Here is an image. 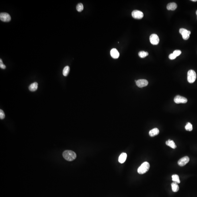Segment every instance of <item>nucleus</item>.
<instances>
[{
  "mask_svg": "<svg viewBox=\"0 0 197 197\" xmlns=\"http://www.w3.org/2000/svg\"><path fill=\"white\" fill-rule=\"evenodd\" d=\"M63 156L64 159L69 161H72L76 158L77 155L76 153L73 151L66 150L63 153Z\"/></svg>",
  "mask_w": 197,
  "mask_h": 197,
  "instance_id": "1",
  "label": "nucleus"
},
{
  "mask_svg": "<svg viewBox=\"0 0 197 197\" xmlns=\"http://www.w3.org/2000/svg\"><path fill=\"white\" fill-rule=\"evenodd\" d=\"M149 163L147 162L143 163L138 169V172L140 174H143L147 173L150 168Z\"/></svg>",
  "mask_w": 197,
  "mask_h": 197,
  "instance_id": "2",
  "label": "nucleus"
},
{
  "mask_svg": "<svg viewBox=\"0 0 197 197\" xmlns=\"http://www.w3.org/2000/svg\"><path fill=\"white\" fill-rule=\"evenodd\" d=\"M196 74L194 70H190L187 73L188 81L190 83H193L196 80Z\"/></svg>",
  "mask_w": 197,
  "mask_h": 197,
  "instance_id": "3",
  "label": "nucleus"
},
{
  "mask_svg": "<svg viewBox=\"0 0 197 197\" xmlns=\"http://www.w3.org/2000/svg\"><path fill=\"white\" fill-rule=\"evenodd\" d=\"M179 32L182 35L183 38L184 40H187L189 38V35L191 33L190 31L187 30L184 28H181L179 30Z\"/></svg>",
  "mask_w": 197,
  "mask_h": 197,
  "instance_id": "4",
  "label": "nucleus"
},
{
  "mask_svg": "<svg viewBox=\"0 0 197 197\" xmlns=\"http://www.w3.org/2000/svg\"><path fill=\"white\" fill-rule=\"evenodd\" d=\"M150 41L152 45H157L159 42V38L157 34H153L150 37Z\"/></svg>",
  "mask_w": 197,
  "mask_h": 197,
  "instance_id": "5",
  "label": "nucleus"
},
{
  "mask_svg": "<svg viewBox=\"0 0 197 197\" xmlns=\"http://www.w3.org/2000/svg\"><path fill=\"white\" fill-rule=\"evenodd\" d=\"M174 101L177 104L186 103L188 101L187 98L179 95H177L175 97Z\"/></svg>",
  "mask_w": 197,
  "mask_h": 197,
  "instance_id": "6",
  "label": "nucleus"
},
{
  "mask_svg": "<svg viewBox=\"0 0 197 197\" xmlns=\"http://www.w3.org/2000/svg\"><path fill=\"white\" fill-rule=\"evenodd\" d=\"M133 18L136 19H141L143 17V14L142 11L138 10H134L131 13Z\"/></svg>",
  "mask_w": 197,
  "mask_h": 197,
  "instance_id": "7",
  "label": "nucleus"
},
{
  "mask_svg": "<svg viewBox=\"0 0 197 197\" xmlns=\"http://www.w3.org/2000/svg\"><path fill=\"white\" fill-rule=\"evenodd\" d=\"M0 19L3 22H9L11 20V17L8 13H2L0 14Z\"/></svg>",
  "mask_w": 197,
  "mask_h": 197,
  "instance_id": "8",
  "label": "nucleus"
},
{
  "mask_svg": "<svg viewBox=\"0 0 197 197\" xmlns=\"http://www.w3.org/2000/svg\"><path fill=\"white\" fill-rule=\"evenodd\" d=\"M189 161V158L188 156H185L181 158L178 162V165L181 167H183L186 165Z\"/></svg>",
  "mask_w": 197,
  "mask_h": 197,
  "instance_id": "9",
  "label": "nucleus"
},
{
  "mask_svg": "<svg viewBox=\"0 0 197 197\" xmlns=\"http://www.w3.org/2000/svg\"><path fill=\"white\" fill-rule=\"evenodd\" d=\"M136 84L137 86L139 88H143L147 86L148 84V82L147 80L145 79H140L136 81Z\"/></svg>",
  "mask_w": 197,
  "mask_h": 197,
  "instance_id": "10",
  "label": "nucleus"
},
{
  "mask_svg": "<svg viewBox=\"0 0 197 197\" xmlns=\"http://www.w3.org/2000/svg\"><path fill=\"white\" fill-rule=\"evenodd\" d=\"M110 54L113 59H117L119 56V53L117 50L115 48L111 49L110 51Z\"/></svg>",
  "mask_w": 197,
  "mask_h": 197,
  "instance_id": "11",
  "label": "nucleus"
},
{
  "mask_svg": "<svg viewBox=\"0 0 197 197\" xmlns=\"http://www.w3.org/2000/svg\"><path fill=\"white\" fill-rule=\"evenodd\" d=\"M127 157V155L126 153H122L119 157V159H118L119 162L121 163H125L126 159Z\"/></svg>",
  "mask_w": 197,
  "mask_h": 197,
  "instance_id": "12",
  "label": "nucleus"
},
{
  "mask_svg": "<svg viewBox=\"0 0 197 197\" xmlns=\"http://www.w3.org/2000/svg\"><path fill=\"white\" fill-rule=\"evenodd\" d=\"M159 129L157 128H154L150 131L149 135L151 137H154L159 134Z\"/></svg>",
  "mask_w": 197,
  "mask_h": 197,
  "instance_id": "13",
  "label": "nucleus"
},
{
  "mask_svg": "<svg viewBox=\"0 0 197 197\" xmlns=\"http://www.w3.org/2000/svg\"><path fill=\"white\" fill-rule=\"evenodd\" d=\"M38 84L37 82H34L32 83L29 85V89L30 91L31 92H34L36 91L38 88Z\"/></svg>",
  "mask_w": 197,
  "mask_h": 197,
  "instance_id": "14",
  "label": "nucleus"
},
{
  "mask_svg": "<svg viewBox=\"0 0 197 197\" xmlns=\"http://www.w3.org/2000/svg\"><path fill=\"white\" fill-rule=\"evenodd\" d=\"M177 4L175 3H171L167 6V9L169 10H175L177 8Z\"/></svg>",
  "mask_w": 197,
  "mask_h": 197,
  "instance_id": "15",
  "label": "nucleus"
},
{
  "mask_svg": "<svg viewBox=\"0 0 197 197\" xmlns=\"http://www.w3.org/2000/svg\"><path fill=\"white\" fill-rule=\"evenodd\" d=\"M166 144L172 149H175L177 147L174 141L171 140V139H169L168 141H167L166 142Z\"/></svg>",
  "mask_w": 197,
  "mask_h": 197,
  "instance_id": "16",
  "label": "nucleus"
},
{
  "mask_svg": "<svg viewBox=\"0 0 197 197\" xmlns=\"http://www.w3.org/2000/svg\"><path fill=\"white\" fill-rule=\"evenodd\" d=\"M171 186L172 190L173 192H176L179 191V187L177 184L173 182L171 184Z\"/></svg>",
  "mask_w": 197,
  "mask_h": 197,
  "instance_id": "17",
  "label": "nucleus"
},
{
  "mask_svg": "<svg viewBox=\"0 0 197 197\" xmlns=\"http://www.w3.org/2000/svg\"><path fill=\"white\" fill-rule=\"evenodd\" d=\"M172 181L174 183H176L177 184H179L180 183V180L179 177V176L177 175H173L172 176Z\"/></svg>",
  "mask_w": 197,
  "mask_h": 197,
  "instance_id": "18",
  "label": "nucleus"
},
{
  "mask_svg": "<svg viewBox=\"0 0 197 197\" xmlns=\"http://www.w3.org/2000/svg\"><path fill=\"white\" fill-rule=\"evenodd\" d=\"M70 71V68L68 66H67L65 67L63 70V75L65 76H67L68 74Z\"/></svg>",
  "mask_w": 197,
  "mask_h": 197,
  "instance_id": "19",
  "label": "nucleus"
},
{
  "mask_svg": "<svg viewBox=\"0 0 197 197\" xmlns=\"http://www.w3.org/2000/svg\"><path fill=\"white\" fill-rule=\"evenodd\" d=\"M138 55L141 58H144V57L148 56L149 55V53L147 52L142 51H140V52H139Z\"/></svg>",
  "mask_w": 197,
  "mask_h": 197,
  "instance_id": "20",
  "label": "nucleus"
},
{
  "mask_svg": "<svg viewBox=\"0 0 197 197\" xmlns=\"http://www.w3.org/2000/svg\"><path fill=\"white\" fill-rule=\"evenodd\" d=\"M185 129L186 130L188 131H191L193 130V127L191 123L190 122H188L185 126Z\"/></svg>",
  "mask_w": 197,
  "mask_h": 197,
  "instance_id": "21",
  "label": "nucleus"
},
{
  "mask_svg": "<svg viewBox=\"0 0 197 197\" xmlns=\"http://www.w3.org/2000/svg\"><path fill=\"white\" fill-rule=\"evenodd\" d=\"M84 9V6L83 4L81 3H79L77 4L76 6V9L78 12H81Z\"/></svg>",
  "mask_w": 197,
  "mask_h": 197,
  "instance_id": "22",
  "label": "nucleus"
},
{
  "mask_svg": "<svg viewBox=\"0 0 197 197\" xmlns=\"http://www.w3.org/2000/svg\"><path fill=\"white\" fill-rule=\"evenodd\" d=\"M181 52L180 50H175L173 52V54H174L176 57L179 56L181 54Z\"/></svg>",
  "mask_w": 197,
  "mask_h": 197,
  "instance_id": "23",
  "label": "nucleus"
},
{
  "mask_svg": "<svg viewBox=\"0 0 197 197\" xmlns=\"http://www.w3.org/2000/svg\"><path fill=\"white\" fill-rule=\"evenodd\" d=\"M5 114L4 112L2 109H0V119H3L5 117Z\"/></svg>",
  "mask_w": 197,
  "mask_h": 197,
  "instance_id": "24",
  "label": "nucleus"
},
{
  "mask_svg": "<svg viewBox=\"0 0 197 197\" xmlns=\"http://www.w3.org/2000/svg\"><path fill=\"white\" fill-rule=\"evenodd\" d=\"M0 67L2 69H5L6 68V65L3 64L2 60L1 59H0Z\"/></svg>",
  "mask_w": 197,
  "mask_h": 197,
  "instance_id": "25",
  "label": "nucleus"
},
{
  "mask_svg": "<svg viewBox=\"0 0 197 197\" xmlns=\"http://www.w3.org/2000/svg\"><path fill=\"white\" fill-rule=\"evenodd\" d=\"M169 58L170 60H174L176 58V57L173 53H172L169 55Z\"/></svg>",
  "mask_w": 197,
  "mask_h": 197,
  "instance_id": "26",
  "label": "nucleus"
},
{
  "mask_svg": "<svg viewBox=\"0 0 197 197\" xmlns=\"http://www.w3.org/2000/svg\"><path fill=\"white\" fill-rule=\"evenodd\" d=\"M191 1H192V2H197V0H192Z\"/></svg>",
  "mask_w": 197,
  "mask_h": 197,
  "instance_id": "27",
  "label": "nucleus"
},
{
  "mask_svg": "<svg viewBox=\"0 0 197 197\" xmlns=\"http://www.w3.org/2000/svg\"><path fill=\"white\" fill-rule=\"evenodd\" d=\"M196 15H197V10L196 11Z\"/></svg>",
  "mask_w": 197,
  "mask_h": 197,
  "instance_id": "28",
  "label": "nucleus"
}]
</instances>
